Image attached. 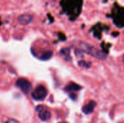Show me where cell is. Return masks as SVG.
I'll return each mask as SVG.
<instances>
[{
    "label": "cell",
    "mask_w": 124,
    "mask_h": 123,
    "mask_svg": "<svg viewBox=\"0 0 124 123\" xmlns=\"http://www.w3.org/2000/svg\"><path fill=\"white\" fill-rule=\"evenodd\" d=\"M78 48L81 49V51L85 52L87 54H89L90 56L95 57L100 60H105L107 58L106 54L102 52V51L99 50L98 49L86 43L80 42L78 44Z\"/></svg>",
    "instance_id": "1"
},
{
    "label": "cell",
    "mask_w": 124,
    "mask_h": 123,
    "mask_svg": "<svg viewBox=\"0 0 124 123\" xmlns=\"http://www.w3.org/2000/svg\"><path fill=\"white\" fill-rule=\"evenodd\" d=\"M47 95V91L46 88L43 86H39L36 87L31 94V96L33 99L36 101L44 100Z\"/></svg>",
    "instance_id": "2"
},
{
    "label": "cell",
    "mask_w": 124,
    "mask_h": 123,
    "mask_svg": "<svg viewBox=\"0 0 124 123\" xmlns=\"http://www.w3.org/2000/svg\"><path fill=\"white\" fill-rule=\"evenodd\" d=\"M16 85L25 94H29L31 90V88H32L31 83L28 80L25 79V78H20V79H18L17 80V82H16Z\"/></svg>",
    "instance_id": "3"
},
{
    "label": "cell",
    "mask_w": 124,
    "mask_h": 123,
    "mask_svg": "<svg viewBox=\"0 0 124 123\" xmlns=\"http://www.w3.org/2000/svg\"><path fill=\"white\" fill-rule=\"evenodd\" d=\"M33 20V15L31 14H23L17 17V21L23 25H27L30 24Z\"/></svg>",
    "instance_id": "4"
},
{
    "label": "cell",
    "mask_w": 124,
    "mask_h": 123,
    "mask_svg": "<svg viewBox=\"0 0 124 123\" xmlns=\"http://www.w3.org/2000/svg\"><path fill=\"white\" fill-rule=\"evenodd\" d=\"M95 106H96V103L94 101H90L88 104H86L82 108V112L86 115L91 114L94 111V109L95 108Z\"/></svg>",
    "instance_id": "5"
},
{
    "label": "cell",
    "mask_w": 124,
    "mask_h": 123,
    "mask_svg": "<svg viewBox=\"0 0 124 123\" xmlns=\"http://www.w3.org/2000/svg\"><path fill=\"white\" fill-rule=\"evenodd\" d=\"M82 88L78 86V84L75 83H70V84H68L66 87H65V91H67L68 92H74V91H80Z\"/></svg>",
    "instance_id": "6"
},
{
    "label": "cell",
    "mask_w": 124,
    "mask_h": 123,
    "mask_svg": "<svg viewBox=\"0 0 124 123\" xmlns=\"http://www.w3.org/2000/svg\"><path fill=\"white\" fill-rule=\"evenodd\" d=\"M39 117L42 121H47L51 118V113L48 110L43 109L39 112Z\"/></svg>",
    "instance_id": "7"
},
{
    "label": "cell",
    "mask_w": 124,
    "mask_h": 123,
    "mask_svg": "<svg viewBox=\"0 0 124 123\" xmlns=\"http://www.w3.org/2000/svg\"><path fill=\"white\" fill-rule=\"evenodd\" d=\"M52 56V51H46L43 56H42V59H49Z\"/></svg>",
    "instance_id": "8"
},
{
    "label": "cell",
    "mask_w": 124,
    "mask_h": 123,
    "mask_svg": "<svg viewBox=\"0 0 124 123\" xmlns=\"http://www.w3.org/2000/svg\"><path fill=\"white\" fill-rule=\"evenodd\" d=\"M78 65L81 67H89L90 65H91V63L86 62H84V61H80L78 62Z\"/></svg>",
    "instance_id": "9"
},
{
    "label": "cell",
    "mask_w": 124,
    "mask_h": 123,
    "mask_svg": "<svg viewBox=\"0 0 124 123\" xmlns=\"http://www.w3.org/2000/svg\"><path fill=\"white\" fill-rule=\"evenodd\" d=\"M62 54L63 55H65L66 59H70V50L68 49H65L62 50Z\"/></svg>",
    "instance_id": "10"
},
{
    "label": "cell",
    "mask_w": 124,
    "mask_h": 123,
    "mask_svg": "<svg viewBox=\"0 0 124 123\" xmlns=\"http://www.w3.org/2000/svg\"><path fill=\"white\" fill-rule=\"evenodd\" d=\"M43 109H44V107L43 106H39L38 107H36V111H37L38 112L42 111Z\"/></svg>",
    "instance_id": "11"
},
{
    "label": "cell",
    "mask_w": 124,
    "mask_h": 123,
    "mask_svg": "<svg viewBox=\"0 0 124 123\" xmlns=\"http://www.w3.org/2000/svg\"><path fill=\"white\" fill-rule=\"evenodd\" d=\"M6 123H18L17 121H15V120H9Z\"/></svg>",
    "instance_id": "12"
},
{
    "label": "cell",
    "mask_w": 124,
    "mask_h": 123,
    "mask_svg": "<svg viewBox=\"0 0 124 123\" xmlns=\"http://www.w3.org/2000/svg\"></svg>",
    "instance_id": "13"
}]
</instances>
